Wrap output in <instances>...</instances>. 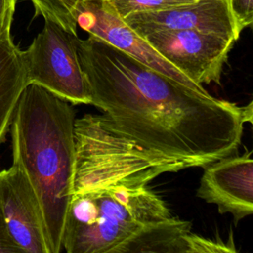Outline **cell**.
I'll list each match as a JSON object with an SVG mask.
<instances>
[{
    "instance_id": "obj_1",
    "label": "cell",
    "mask_w": 253,
    "mask_h": 253,
    "mask_svg": "<svg viewBox=\"0 0 253 253\" xmlns=\"http://www.w3.org/2000/svg\"><path fill=\"white\" fill-rule=\"evenodd\" d=\"M91 104L115 128L143 147L191 167L231 155L243 126L252 124L246 106L214 98L158 72L108 42L76 38Z\"/></svg>"
},
{
    "instance_id": "obj_2",
    "label": "cell",
    "mask_w": 253,
    "mask_h": 253,
    "mask_svg": "<svg viewBox=\"0 0 253 253\" xmlns=\"http://www.w3.org/2000/svg\"><path fill=\"white\" fill-rule=\"evenodd\" d=\"M74 121L72 104L28 83L10 125L13 164L23 169L38 196L49 253L62 250L63 226L72 197Z\"/></svg>"
},
{
    "instance_id": "obj_3",
    "label": "cell",
    "mask_w": 253,
    "mask_h": 253,
    "mask_svg": "<svg viewBox=\"0 0 253 253\" xmlns=\"http://www.w3.org/2000/svg\"><path fill=\"white\" fill-rule=\"evenodd\" d=\"M165 201L147 186H114L73 195L62 232L67 253H122L141 229L172 218Z\"/></svg>"
},
{
    "instance_id": "obj_4",
    "label": "cell",
    "mask_w": 253,
    "mask_h": 253,
    "mask_svg": "<svg viewBox=\"0 0 253 253\" xmlns=\"http://www.w3.org/2000/svg\"><path fill=\"white\" fill-rule=\"evenodd\" d=\"M74 144L72 196L119 185L147 186L163 173L188 168L122 133L104 114L75 119Z\"/></svg>"
},
{
    "instance_id": "obj_5",
    "label": "cell",
    "mask_w": 253,
    "mask_h": 253,
    "mask_svg": "<svg viewBox=\"0 0 253 253\" xmlns=\"http://www.w3.org/2000/svg\"><path fill=\"white\" fill-rule=\"evenodd\" d=\"M76 38L54 22L44 20L43 29L26 50H21V57L28 83L40 85L72 105H90Z\"/></svg>"
},
{
    "instance_id": "obj_6",
    "label": "cell",
    "mask_w": 253,
    "mask_h": 253,
    "mask_svg": "<svg viewBox=\"0 0 253 253\" xmlns=\"http://www.w3.org/2000/svg\"><path fill=\"white\" fill-rule=\"evenodd\" d=\"M192 82L220 84L223 66L234 42L196 30L157 31L142 37Z\"/></svg>"
},
{
    "instance_id": "obj_7",
    "label": "cell",
    "mask_w": 253,
    "mask_h": 253,
    "mask_svg": "<svg viewBox=\"0 0 253 253\" xmlns=\"http://www.w3.org/2000/svg\"><path fill=\"white\" fill-rule=\"evenodd\" d=\"M77 26L148 67L189 87L206 91L204 87L192 82L179 69L164 59L144 38L134 32L118 15L108 0H86L83 2L77 16Z\"/></svg>"
},
{
    "instance_id": "obj_8",
    "label": "cell",
    "mask_w": 253,
    "mask_h": 253,
    "mask_svg": "<svg viewBox=\"0 0 253 253\" xmlns=\"http://www.w3.org/2000/svg\"><path fill=\"white\" fill-rule=\"evenodd\" d=\"M122 19L141 37L157 31L196 30L235 42L241 33L228 0H198L164 9L134 12Z\"/></svg>"
},
{
    "instance_id": "obj_9",
    "label": "cell",
    "mask_w": 253,
    "mask_h": 253,
    "mask_svg": "<svg viewBox=\"0 0 253 253\" xmlns=\"http://www.w3.org/2000/svg\"><path fill=\"white\" fill-rule=\"evenodd\" d=\"M0 208L10 236L23 253H49L38 196L16 164L0 171Z\"/></svg>"
},
{
    "instance_id": "obj_10",
    "label": "cell",
    "mask_w": 253,
    "mask_h": 253,
    "mask_svg": "<svg viewBox=\"0 0 253 253\" xmlns=\"http://www.w3.org/2000/svg\"><path fill=\"white\" fill-rule=\"evenodd\" d=\"M251 154H231L206 165L197 190V196L216 205L219 213H231L235 223L253 211Z\"/></svg>"
},
{
    "instance_id": "obj_11",
    "label": "cell",
    "mask_w": 253,
    "mask_h": 253,
    "mask_svg": "<svg viewBox=\"0 0 253 253\" xmlns=\"http://www.w3.org/2000/svg\"><path fill=\"white\" fill-rule=\"evenodd\" d=\"M21 50L11 36L0 40V143L10 127L18 99L27 84Z\"/></svg>"
},
{
    "instance_id": "obj_12",
    "label": "cell",
    "mask_w": 253,
    "mask_h": 253,
    "mask_svg": "<svg viewBox=\"0 0 253 253\" xmlns=\"http://www.w3.org/2000/svg\"><path fill=\"white\" fill-rule=\"evenodd\" d=\"M36 14L59 25L67 32L77 35V16L86 0H30Z\"/></svg>"
},
{
    "instance_id": "obj_13",
    "label": "cell",
    "mask_w": 253,
    "mask_h": 253,
    "mask_svg": "<svg viewBox=\"0 0 253 253\" xmlns=\"http://www.w3.org/2000/svg\"><path fill=\"white\" fill-rule=\"evenodd\" d=\"M121 18L134 12L158 10L191 3L188 0H108Z\"/></svg>"
},
{
    "instance_id": "obj_14",
    "label": "cell",
    "mask_w": 253,
    "mask_h": 253,
    "mask_svg": "<svg viewBox=\"0 0 253 253\" xmlns=\"http://www.w3.org/2000/svg\"><path fill=\"white\" fill-rule=\"evenodd\" d=\"M228 5L240 32L253 22V0H228Z\"/></svg>"
},
{
    "instance_id": "obj_15",
    "label": "cell",
    "mask_w": 253,
    "mask_h": 253,
    "mask_svg": "<svg viewBox=\"0 0 253 253\" xmlns=\"http://www.w3.org/2000/svg\"><path fill=\"white\" fill-rule=\"evenodd\" d=\"M16 0H0V40L11 36Z\"/></svg>"
},
{
    "instance_id": "obj_16",
    "label": "cell",
    "mask_w": 253,
    "mask_h": 253,
    "mask_svg": "<svg viewBox=\"0 0 253 253\" xmlns=\"http://www.w3.org/2000/svg\"><path fill=\"white\" fill-rule=\"evenodd\" d=\"M0 253H23L11 238L0 208Z\"/></svg>"
},
{
    "instance_id": "obj_17",
    "label": "cell",
    "mask_w": 253,
    "mask_h": 253,
    "mask_svg": "<svg viewBox=\"0 0 253 253\" xmlns=\"http://www.w3.org/2000/svg\"><path fill=\"white\" fill-rule=\"evenodd\" d=\"M188 1H198V0H188Z\"/></svg>"
}]
</instances>
